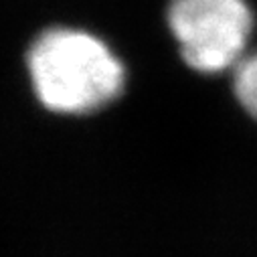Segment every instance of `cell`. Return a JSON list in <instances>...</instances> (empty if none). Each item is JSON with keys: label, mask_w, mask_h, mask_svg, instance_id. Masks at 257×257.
Segmentation results:
<instances>
[{"label": "cell", "mask_w": 257, "mask_h": 257, "mask_svg": "<svg viewBox=\"0 0 257 257\" xmlns=\"http://www.w3.org/2000/svg\"><path fill=\"white\" fill-rule=\"evenodd\" d=\"M27 65L39 101L55 113L81 115L111 103L123 89L121 61L97 37L51 29L29 49Z\"/></svg>", "instance_id": "6da1fadb"}, {"label": "cell", "mask_w": 257, "mask_h": 257, "mask_svg": "<svg viewBox=\"0 0 257 257\" xmlns=\"http://www.w3.org/2000/svg\"><path fill=\"white\" fill-rule=\"evenodd\" d=\"M168 27L188 67L221 73L247 55L253 15L245 0H172Z\"/></svg>", "instance_id": "7a4b0ae2"}, {"label": "cell", "mask_w": 257, "mask_h": 257, "mask_svg": "<svg viewBox=\"0 0 257 257\" xmlns=\"http://www.w3.org/2000/svg\"><path fill=\"white\" fill-rule=\"evenodd\" d=\"M233 91L247 115L257 121V51L247 53L233 67Z\"/></svg>", "instance_id": "3957f363"}]
</instances>
